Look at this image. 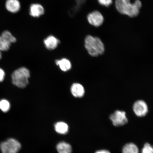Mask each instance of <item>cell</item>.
I'll return each mask as SVG.
<instances>
[{"instance_id": "obj_23", "label": "cell", "mask_w": 153, "mask_h": 153, "mask_svg": "<svg viewBox=\"0 0 153 153\" xmlns=\"http://www.w3.org/2000/svg\"><path fill=\"white\" fill-rule=\"evenodd\" d=\"M1 57H2L1 53V51H0V60H1Z\"/></svg>"}, {"instance_id": "obj_12", "label": "cell", "mask_w": 153, "mask_h": 153, "mask_svg": "<svg viewBox=\"0 0 153 153\" xmlns=\"http://www.w3.org/2000/svg\"><path fill=\"white\" fill-rule=\"evenodd\" d=\"M55 63L63 71H68L71 68V63L68 59L65 58L62 59L60 60H56Z\"/></svg>"}, {"instance_id": "obj_22", "label": "cell", "mask_w": 153, "mask_h": 153, "mask_svg": "<svg viewBox=\"0 0 153 153\" xmlns=\"http://www.w3.org/2000/svg\"><path fill=\"white\" fill-rule=\"evenodd\" d=\"M95 153H111V152L108 150H102L97 151Z\"/></svg>"}, {"instance_id": "obj_17", "label": "cell", "mask_w": 153, "mask_h": 153, "mask_svg": "<svg viewBox=\"0 0 153 153\" xmlns=\"http://www.w3.org/2000/svg\"><path fill=\"white\" fill-rule=\"evenodd\" d=\"M1 36L11 44L15 43L16 42V38L8 30H5L2 33Z\"/></svg>"}, {"instance_id": "obj_1", "label": "cell", "mask_w": 153, "mask_h": 153, "mask_svg": "<svg viewBox=\"0 0 153 153\" xmlns=\"http://www.w3.org/2000/svg\"><path fill=\"white\" fill-rule=\"evenodd\" d=\"M115 6L120 14L130 17H134L139 14L142 4L139 0L131 3L130 0H116Z\"/></svg>"}, {"instance_id": "obj_15", "label": "cell", "mask_w": 153, "mask_h": 153, "mask_svg": "<svg viewBox=\"0 0 153 153\" xmlns=\"http://www.w3.org/2000/svg\"><path fill=\"white\" fill-rule=\"evenodd\" d=\"M122 153H139L138 147L133 143H129L124 145Z\"/></svg>"}, {"instance_id": "obj_7", "label": "cell", "mask_w": 153, "mask_h": 153, "mask_svg": "<svg viewBox=\"0 0 153 153\" xmlns=\"http://www.w3.org/2000/svg\"><path fill=\"white\" fill-rule=\"evenodd\" d=\"M134 113L139 117H143L146 115L148 112V105L144 101L139 100L136 101L133 105Z\"/></svg>"}, {"instance_id": "obj_6", "label": "cell", "mask_w": 153, "mask_h": 153, "mask_svg": "<svg viewBox=\"0 0 153 153\" xmlns=\"http://www.w3.org/2000/svg\"><path fill=\"white\" fill-rule=\"evenodd\" d=\"M89 24L95 27H100L104 22V16L100 11L94 10L89 13L87 16Z\"/></svg>"}, {"instance_id": "obj_18", "label": "cell", "mask_w": 153, "mask_h": 153, "mask_svg": "<svg viewBox=\"0 0 153 153\" xmlns=\"http://www.w3.org/2000/svg\"><path fill=\"white\" fill-rule=\"evenodd\" d=\"M10 108V104L6 99L0 100V110L4 112H8Z\"/></svg>"}, {"instance_id": "obj_11", "label": "cell", "mask_w": 153, "mask_h": 153, "mask_svg": "<svg viewBox=\"0 0 153 153\" xmlns=\"http://www.w3.org/2000/svg\"><path fill=\"white\" fill-rule=\"evenodd\" d=\"M71 90L73 95L76 97L81 98L85 94V89L83 86L79 83L73 84Z\"/></svg>"}, {"instance_id": "obj_8", "label": "cell", "mask_w": 153, "mask_h": 153, "mask_svg": "<svg viewBox=\"0 0 153 153\" xmlns=\"http://www.w3.org/2000/svg\"><path fill=\"white\" fill-rule=\"evenodd\" d=\"M60 43V41L58 38L52 35L48 36L43 40L45 47L49 51L56 49Z\"/></svg>"}, {"instance_id": "obj_21", "label": "cell", "mask_w": 153, "mask_h": 153, "mask_svg": "<svg viewBox=\"0 0 153 153\" xmlns=\"http://www.w3.org/2000/svg\"><path fill=\"white\" fill-rule=\"evenodd\" d=\"M5 76V72L2 69L0 68V82L3 81Z\"/></svg>"}, {"instance_id": "obj_16", "label": "cell", "mask_w": 153, "mask_h": 153, "mask_svg": "<svg viewBox=\"0 0 153 153\" xmlns=\"http://www.w3.org/2000/svg\"><path fill=\"white\" fill-rule=\"evenodd\" d=\"M11 45V44L8 41L0 36V51H8Z\"/></svg>"}, {"instance_id": "obj_3", "label": "cell", "mask_w": 153, "mask_h": 153, "mask_svg": "<svg viewBox=\"0 0 153 153\" xmlns=\"http://www.w3.org/2000/svg\"><path fill=\"white\" fill-rule=\"evenodd\" d=\"M30 76L29 70L25 67H22L13 73L11 75L12 83L17 87L24 88L28 85Z\"/></svg>"}, {"instance_id": "obj_9", "label": "cell", "mask_w": 153, "mask_h": 153, "mask_svg": "<svg viewBox=\"0 0 153 153\" xmlns=\"http://www.w3.org/2000/svg\"><path fill=\"white\" fill-rule=\"evenodd\" d=\"M45 12L43 6L40 4L33 3L30 6L29 14L33 18H39L44 14Z\"/></svg>"}, {"instance_id": "obj_4", "label": "cell", "mask_w": 153, "mask_h": 153, "mask_svg": "<svg viewBox=\"0 0 153 153\" xmlns=\"http://www.w3.org/2000/svg\"><path fill=\"white\" fill-rule=\"evenodd\" d=\"M22 147L20 143L17 140L10 138L0 144L2 153H17Z\"/></svg>"}, {"instance_id": "obj_5", "label": "cell", "mask_w": 153, "mask_h": 153, "mask_svg": "<svg viewBox=\"0 0 153 153\" xmlns=\"http://www.w3.org/2000/svg\"><path fill=\"white\" fill-rule=\"evenodd\" d=\"M110 119L114 126L116 127L124 125L128 122L126 112L119 110H116L111 114L110 116Z\"/></svg>"}, {"instance_id": "obj_20", "label": "cell", "mask_w": 153, "mask_h": 153, "mask_svg": "<svg viewBox=\"0 0 153 153\" xmlns=\"http://www.w3.org/2000/svg\"><path fill=\"white\" fill-rule=\"evenodd\" d=\"M99 4L102 6L108 7L111 5L112 0H97Z\"/></svg>"}, {"instance_id": "obj_14", "label": "cell", "mask_w": 153, "mask_h": 153, "mask_svg": "<svg viewBox=\"0 0 153 153\" xmlns=\"http://www.w3.org/2000/svg\"><path fill=\"white\" fill-rule=\"evenodd\" d=\"M55 129L56 132L62 134H65L68 133V126L62 122H57L55 125Z\"/></svg>"}, {"instance_id": "obj_2", "label": "cell", "mask_w": 153, "mask_h": 153, "mask_svg": "<svg viewBox=\"0 0 153 153\" xmlns=\"http://www.w3.org/2000/svg\"><path fill=\"white\" fill-rule=\"evenodd\" d=\"M84 47L89 54L93 57L102 55L105 51L104 44L97 36L91 35L86 36L84 41Z\"/></svg>"}, {"instance_id": "obj_10", "label": "cell", "mask_w": 153, "mask_h": 153, "mask_svg": "<svg viewBox=\"0 0 153 153\" xmlns=\"http://www.w3.org/2000/svg\"><path fill=\"white\" fill-rule=\"evenodd\" d=\"M5 7L9 12L16 13L20 10L21 4L19 0H7Z\"/></svg>"}, {"instance_id": "obj_13", "label": "cell", "mask_w": 153, "mask_h": 153, "mask_svg": "<svg viewBox=\"0 0 153 153\" xmlns=\"http://www.w3.org/2000/svg\"><path fill=\"white\" fill-rule=\"evenodd\" d=\"M56 149L59 153H72V152L71 146L64 141L58 143Z\"/></svg>"}, {"instance_id": "obj_19", "label": "cell", "mask_w": 153, "mask_h": 153, "mask_svg": "<svg viewBox=\"0 0 153 153\" xmlns=\"http://www.w3.org/2000/svg\"><path fill=\"white\" fill-rule=\"evenodd\" d=\"M141 153H153V146L148 143H145L141 150Z\"/></svg>"}]
</instances>
